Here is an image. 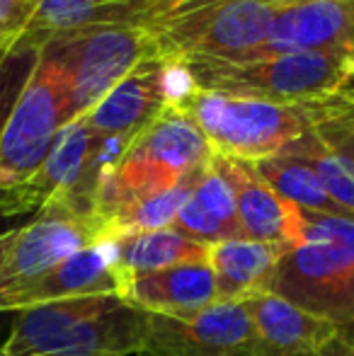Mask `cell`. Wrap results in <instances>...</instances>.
I'll list each match as a JSON object with an SVG mask.
<instances>
[{
  "label": "cell",
  "instance_id": "e0dca14e",
  "mask_svg": "<svg viewBox=\"0 0 354 356\" xmlns=\"http://www.w3.org/2000/svg\"><path fill=\"white\" fill-rule=\"evenodd\" d=\"M291 248L257 243L248 238L218 240L209 245L207 262L214 272L218 303H243L246 298L269 291L279 259Z\"/></svg>",
  "mask_w": 354,
  "mask_h": 356
},
{
  "label": "cell",
  "instance_id": "d6986e66",
  "mask_svg": "<svg viewBox=\"0 0 354 356\" xmlns=\"http://www.w3.org/2000/svg\"><path fill=\"white\" fill-rule=\"evenodd\" d=\"M114 250V264L122 277V289L127 279L136 274L158 272L184 262H204L209 245L187 238L175 228L146 230V233H122L109 240Z\"/></svg>",
  "mask_w": 354,
  "mask_h": 356
},
{
  "label": "cell",
  "instance_id": "ac0fdd59",
  "mask_svg": "<svg viewBox=\"0 0 354 356\" xmlns=\"http://www.w3.org/2000/svg\"><path fill=\"white\" fill-rule=\"evenodd\" d=\"M129 150L161 165L177 179L202 172L214 158V148L199 127L175 104H168L131 143Z\"/></svg>",
  "mask_w": 354,
  "mask_h": 356
},
{
  "label": "cell",
  "instance_id": "8fae6325",
  "mask_svg": "<svg viewBox=\"0 0 354 356\" xmlns=\"http://www.w3.org/2000/svg\"><path fill=\"white\" fill-rule=\"evenodd\" d=\"M134 356H267L243 303H216L187 320L151 315Z\"/></svg>",
  "mask_w": 354,
  "mask_h": 356
},
{
  "label": "cell",
  "instance_id": "9a60e30c",
  "mask_svg": "<svg viewBox=\"0 0 354 356\" xmlns=\"http://www.w3.org/2000/svg\"><path fill=\"white\" fill-rule=\"evenodd\" d=\"M267 356H316L342 334L345 325L311 315L308 310L262 291L243 300Z\"/></svg>",
  "mask_w": 354,
  "mask_h": 356
},
{
  "label": "cell",
  "instance_id": "44dd1931",
  "mask_svg": "<svg viewBox=\"0 0 354 356\" xmlns=\"http://www.w3.org/2000/svg\"><path fill=\"white\" fill-rule=\"evenodd\" d=\"M282 153L293 155V158L311 165L313 172L321 177L328 197L335 202V207L345 216L354 218V163L347 155L330 148L318 136L316 129L303 134L298 141H293Z\"/></svg>",
  "mask_w": 354,
  "mask_h": 356
},
{
  "label": "cell",
  "instance_id": "3957f363",
  "mask_svg": "<svg viewBox=\"0 0 354 356\" xmlns=\"http://www.w3.org/2000/svg\"><path fill=\"white\" fill-rule=\"evenodd\" d=\"M269 293L337 325H354V218L306 211V230L282 259Z\"/></svg>",
  "mask_w": 354,
  "mask_h": 356
},
{
  "label": "cell",
  "instance_id": "5b68a950",
  "mask_svg": "<svg viewBox=\"0 0 354 356\" xmlns=\"http://www.w3.org/2000/svg\"><path fill=\"white\" fill-rule=\"evenodd\" d=\"M127 148V141L97 136L86 117L73 119L61 129L42 168L19 187L0 192V218L39 211L47 204H63L78 213L95 216V189Z\"/></svg>",
  "mask_w": 354,
  "mask_h": 356
},
{
  "label": "cell",
  "instance_id": "4fadbf2b",
  "mask_svg": "<svg viewBox=\"0 0 354 356\" xmlns=\"http://www.w3.org/2000/svg\"><path fill=\"white\" fill-rule=\"evenodd\" d=\"M218 172L231 184L243 238L296 248L306 230V211L282 199L255 172L252 163L214 153Z\"/></svg>",
  "mask_w": 354,
  "mask_h": 356
},
{
  "label": "cell",
  "instance_id": "f546056e",
  "mask_svg": "<svg viewBox=\"0 0 354 356\" xmlns=\"http://www.w3.org/2000/svg\"><path fill=\"white\" fill-rule=\"evenodd\" d=\"M323 104H325V109L332 114V117H337L350 129H354V102H350V99H342V97H332V99H325Z\"/></svg>",
  "mask_w": 354,
  "mask_h": 356
},
{
  "label": "cell",
  "instance_id": "6da1fadb",
  "mask_svg": "<svg viewBox=\"0 0 354 356\" xmlns=\"http://www.w3.org/2000/svg\"><path fill=\"white\" fill-rule=\"evenodd\" d=\"M151 315L119 293L78 296L13 313L0 349L15 356H134Z\"/></svg>",
  "mask_w": 354,
  "mask_h": 356
},
{
  "label": "cell",
  "instance_id": "ffe728a7",
  "mask_svg": "<svg viewBox=\"0 0 354 356\" xmlns=\"http://www.w3.org/2000/svg\"><path fill=\"white\" fill-rule=\"evenodd\" d=\"M252 168H255V172L260 175V179L267 187H272L282 199L301 207L303 211L345 216L335 207V202L328 197L321 177H318L311 165L303 163V160L293 158V155L279 153V155H274V158H265V160H260V163H252Z\"/></svg>",
  "mask_w": 354,
  "mask_h": 356
},
{
  "label": "cell",
  "instance_id": "277c9868",
  "mask_svg": "<svg viewBox=\"0 0 354 356\" xmlns=\"http://www.w3.org/2000/svg\"><path fill=\"white\" fill-rule=\"evenodd\" d=\"M223 158L260 163L287 150L318 122V102L272 104L260 99L228 97L194 85L175 102Z\"/></svg>",
  "mask_w": 354,
  "mask_h": 356
},
{
  "label": "cell",
  "instance_id": "7a4b0ae2",
  "mask_svg": "<svg viewBox=\"0 0 354 356\" xmlns=\"http://www.w3.org/2000/svg\"><path fill=\"white\" fill-rule=\"evenodd\" d=\"M354 49L182 63L194 88L272 104L325 102L352 80Z\"/></svg>",
  "mask_w": 354,
  "mask_h": 356
},
{
  "label": "cell",
  "instance_id": "9c48e42d",
  "mask_svg": "<svg viewBox=\"0 0 354 356\" xmlns=\"http://www.w3.org/2000/svg\"><path fill=\"white\" fill-rule=\"evenodd\" d=\"M107 240V230L95 216L78 213L63 204H47L29 223L0 233V289L27 282Z\"/></svg>",
  "mask_w": 354,
  "mask_h": 356
},
{
  "label": "cell",
  "instance_id": "1f68e13d",
  "mask_svg": "<svg viewBox=\"0 0 354 356\" xmlns=\"http://www.w3.org/2000/svg\"><path fill=\"white\" fill-rule=\"evenodd\" d=\"M316 356H340V354H337V352H335V349H332V347H328L325 352H321V354H316Z\"/></svg>",
  "mask_w": 354,
  "mask_h": 356
},
{
  "label": "cell",
  "instance_id": "52a82bcc",
  "mask_svg": "<svg viewBox=\"0 0 354 356\" xmlns=\"http://www.w3.org/2000/svg\"><path fill=\"white\" fill-rule=\"evenodd\" d=\"M277 13L279 5L269 0H221L146 29L168 61H236L267 42Z\"/></svg>",
  "mask_w": 354,
  "mask_h": 356
},
{
  "label": "cell",
  "instance_id": "7c38bea8",
  "mask_svg": "<svg viewBox=\"0 0 354 356\" xmlns=\"http://www.w3.org/2000/svg\"><path fill=\"white\" fill-rule=\"evenodd\" d=\"M99 293L122 296V277L114 264V250L109 240L71 254L27 282L0 289V315L17 313L51 300Z\"/></svg>",
  "mask_w": 354,
  "mask_h": 356
},
{
  "label": "cell",
  "instance_id": "2e32d148",
  "mask_svg": "<svg viewBox=\"0 0 354 356\" xmlns=\"http://www.w3.org/2000/svg\"><path fill=\"white\" fill-rule=\"evenodd\" d=\"M122 298L148 315L187 320L218 303L209 262H184L127 279Z\"/></svg>",
  "mask_w": 354,
  "mask_h": 356
},
{
  "label": "cell",
  "instance_id": "d4e9b609",
  "mask_svg": "<svg viewBox=\"0 0 354 356\" xmlns=\"http://www.w3.org/2000/svg\"><path fill=\"white\" fill-rule=\"evenodd\" d=\"M192 197L231 233V238H243L241 225H238L233 189H231V184L226 182V177L218 172L214 158H211V163L197 175V179H194Z\"/></svg>",
  "mask_w": 354,
  "mask_h": 356
},
{
  "label": "cell",
  "instance_id": "cb8c5ba5",
  "mask_svg": "<svg viewBox=\"0 0 354 356\" xmlns=\"http://www.w3.org/2000/svg\"><path fill=\"white\" fill-rule=\"evenodd\" d=\"M119 0H42L29 34L49 39L54 34L95 24L107 8Z\"/></svg>",
  "mask_w": 354,
  "mask_h": 356
},
{
  "label": "cell",
  "instance_id": "7402d4cb",
  "mask_svg": "<svg viewBox=\"0 0 354 356\" xmlns=\"http://www.w3.org/2000/svg\"><path fill=\"white\" fill-rule=\"evenodd\" d=\"M197 175L187 177L184 182H179L177 187L158 192V194H153V197L138 199V202H131L129 207H124L122 211H117L107 223L109 240L122 233H146V230L172 228V220H175L179 207H182L189 194H192Z\"/></svg>",
  "mask_w": 354,
  "mask_h": 356
},
{
  "label": "cell",
  "instance_id": "603a6c76",
  "mask_svg": "<svg viewBox=\"0 0 354 356\" xmlns=\"http://www.w3.org/2000/svg\"><path fill=\"white\" fill-rule=\"evenodd\" d=\"M47 39L39 34H24L10 51L0 56V136L5 131L13 109L17 107L22 90L27 88Z\"/></svg>",
  "mask_w": 354,
  "mask_h": 356
},
{
  "label": "cell",
  "instance_id": "4dcf8cb0",
  "mask_svg": "<svg viewBox=\"0 0 354 356\" xmlns=\"http://www.w3.org/2000/svg\"><path fill=\"white\" fill-rule=\"evenodd\" d=\"M330 347L335 349L340 356H354V325H352V327H347V325H345L342 334L330 344Z\"/></svg>",
  "mask_w": 354,
  "mask_h": 356
},
{
  "label": "cell",
  "instance_id": "83f0119b",
  "mask_svg": "<svg viewBox=\"0 0 354 356\" xmlns=\"http://www.w3.org/2000/svg\"><path fill=\"white\" fill-rule=\"evenodd\" d=\"M42 0H0V54L29 34Z\"/></svg>",
  "mask_w": 354,
  "mask_h": 356
},
{
  "label": "cell",
  "instance_id": "5bb4252c",
  "mask_svg": "<svg viewBox=\"0 0 354 356\" xmlns=\"http://www.w3.org/2000/svg\"><path fill=\"white\" fill-rule=\"evenodd\" d=\"M354 49V0H301L279 8L262 47L241 58Z\"/></svg>",
  "mask_w": 354,
  "mask_h": 356
},
{
  "label": "cell",
  "instance_id": "30bf717a",
  "mask_svg": "<svg viewBox=\"0 0 354 356\" xmlns=\"http://www.w3.org/2000/svg\"><path fill=\"white\" fill-rule=\"evenodd\" d=\"M192 80L182 63L151 56L114 85L88 114V127L102 138L131 143L168 104H175Z\"/></svg>",
  "mask_w": 354,
  "mask_h": 356
},
{
  "label": "cell",
  "instance_id": "836d02e7",
  "mask_svg": "<svg viewBox=\"0 0 354 356\" xmlns=\"http://www.w3.org/2000/svg\"><path fill=\"white\" fill-rule=\"evenodd\" d=\"M0 56H3V54H0Z\"/></svg>",
  "mask_w": 354,
  "mask_h": 356
},
{
  "label": "cell",
  "instance_id": "4316f807",
  "mask_svg": "<svg viewBox=\"0 0 354 356\" xmlns=\"http://www.w3.org/2000/svg\"><path fill=\"white\" fill-rule=\"evenodd\" d=\"M172 228L202 245H214V243H218V240H231V233H228L192 194H189L187 202L179 207L175 220H172Z\"/></svg>",
  "mask_w": 354,
  "mask_h": 356
},
{
  "label": "cell",
  "instance_id": "d6a6232c",
  "mask_svg": "<svg viewBox=\"0 0 354 356\" xmlns=\"http://www.w3.org/2000/svg\"><path fill=\"white\" fill-rule=\"evenodd\" d=\"M0 356H15V354H8L5 349H0Z\"/></svg>",
  "mask_w": 354,
  "mask_h": 356
},
{
  "label": "cell",
  "instance_id": "f1b7e54d",
  "mask_svg": "<svg viewBox=\"0 0 354 356\" xmlns=\"http://www.w3.org/2000/svg\"><path fill=\"white\" fill-rule=\"evenodd\" d=\"M316 134L328 145H330V148L340 150L342 155H347V158L354 163V129H350L345 122H340L337 117H332L323 102H318Z\"/></svg>",
  "mask_w": 354,
  "mask_h": 356
},
{
  "label": "cell",
  "instance_id": "484cf974",
  "mask_svg": "<svg viewBox=\"0 0 354 356\" xmlns=\"http://www.w3.org/2000/svg\"><path fill=\"white\" fill-rule=\"evenodd\" d=\"M199 0H119L102 13L95 24H138L148 27L189 10Z\"/></svg>",
  "mask_w": 354,
  "mask_h": 356
},
{
  "label": "cell",
  "instance_id": "8992f818",
  "mask_svg": "<svg viewBox=\"0 0 354 356\" xmlns=\"http://www.w3.org/2000/svg\"><path fill=\"white\" fill-rule=\"evenodd\" d=\"M42 51L66 75L73 119L88 114L138 63L158 56L151 32L138 24H88L49 37Z\"/></svg>",
  "mask_w": 354,
  "mask_h": 356
},
{
  "label": "cell",
  "instance_id": "ba28073f",
  "mask_svg": "<svg viewBox=\"0 0 354 356\" xmlns=\"http://www.w3.org/2000/svg\"><path fill=\"white\" fill-rule=\"evenodd\" d=\"M71 122L66 75L56 61L42 51L0 136V192L27 182L42 168L61 129Z\"/></svg>",
  "mask_w": 354,
  "mask_h": 356
}]
</instances>
